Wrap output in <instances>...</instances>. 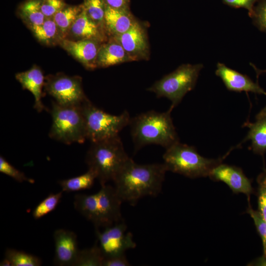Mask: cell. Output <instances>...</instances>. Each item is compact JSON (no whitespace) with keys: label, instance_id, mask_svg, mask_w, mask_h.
Wrapping results in <instances>:
<instances>
[{"label":"cell","instance_id":"484cf974","mask_svg":"<svg viewBox=\"0 0 266 266\" xmlns=\"http://www.w3.org/2000/svg\"><path fill=\"white\" fill-rule=\"evenodd\" d=\"M103 257L97 241L91 248L79 250L74 266H102Z\"/></svg>","mask_w":266,"mask_h":266},{"label":"cell","instance_id":"f1b7e54d","mask_svg":"<svg viewBox=\"0 0 266 266\" xmlns=\"http://www.w3.org/2000/svg\"><path fill=\"white\" fill-rule=\"evenodd\" d=\"M63 191L52 193L46 197L36 206L33 211V216L39 219L54 210L57 206L62 197Z\"/></svg>","mask_w":266,"mask_h":266},{"label":"cell","instance_id":"ba28073f","mask_svg":"<svg viewBox=\"0 0 266 266\" xmlns=\"http://www.w3.org/2000/svg\"><path fill=\"white\" fill-rule=\"evenodd\" d=\"M45 87L48 94L61 105L80 106L88 100L83 92L81 79L78 76L63 74L49 76Z\"/></svg>","mask_w":266,"mask_h":266},{"label":"cell","instance_id":"1f68e13d","mask_svg":"<svg viewBox=\"0 0 266 266\" xmlns=\"http://www.w3.org/2000/svg\"><path fill=\"white\" fill-rule=\"evenodd\" d=\"M250 17L262 32L266 33V0H258Z\"/></svg>","mask_w":266,"mask_h":266},{"label":"cell","instance_id":"d6986e66","mask_svg":"<svg viewBox=\"0 0 266 266\" xmlns=\"http://www.w3.org/2000/svg\"><path fill=\"white\" fill-rule=\"evenodd\" d=\"M133 61V59L117 41L110 42L100 45L97 59V66L108 67L123 63Z\"/></svg>","mask_w":266,"mask_h":266},{"label":"cell","instance_id":"6da1fadb","mask_svg":"<svg viewBox=\"0 0 266 266\" xmlns=\"http://www.w3.org/2000/svg\"><path fill=\"white\" fill-rule=\"evenodd\" d=\"M166 171L164 163L138 164L130 158L113 181L122 202L133 205L143 197L160 193Z\"/></svg>","mask_w":266,"mask_h":266},{"label":"cell","instance_id":"ffe728a7","mask_svg":"<svg viewBox=\"0 0 266 266\" xmlns=\"http://www.w3.org/2000/svg\"><path fill=\"white\" fill-rule=\"evenodd\" d=\"M246 125L249 129L244 141H251V149L255 153L264 154L266 153V116Z\"/></svg>","mask_w":266,"mask_h":266},{"label":"cell","instance_id":"52a82bcc","mask_svg":"<svg viewBox=\"0 0 266 266\" xmlns=\"http://www.w3.org/2000/svg\"><path fill=\"white\" fill-rule=\"evenodd\" d=\"M202 68L201 64L182 65L156 81L148 90L155 93L157 97L168 99L171 102L169 108L172 110L185 95L194 89Z\"/></svg>","mask_w":266,"mask_h":266},{"label":"cell","instance_id":"83f0119b","mask_svg":"<svg viewBox=\"0 0 266 266\" xmlns=\"http://www.w3.org/2000/svg\"><path fill=\"white\" fill-rule=\"evenodd\" d=\"M84 8L89 17L103 31L105 29V4L102 0H86Z\"/></svg>","mask_w":266,"mask_h":266},{"label":"cell","instance_id":"603a6c76","mask_svg":"<svg viewBox=\"0 0 266 266\" xmlns=\"http://www.w3.org/2000/svg\"><path fill=\"white\" fill-rule=\"evenodd\" d=\"M95 172L91 169L84 174L58 182L63 192H75L91 188L97 179Z\"/></svg>","mask_w":266,"mask_h":266},{"label":"cell","instance_id":"277c9868","mask_svg":"<svg viewBox=\"0 0 266 266\" xmlns=\"http://www.w3.org/2000/svg\"><path fill=\"white\" fill-rule=\"evenodd\" d=\"M163 158L167 171L190 178L209 176L212 170L222 163L224 159L205 158L194 146L179 141L166 149Z\"/></svg>","mask_w":266,"mask_h":266},{"label":"cell","instance_id":"7c38bea8","mask_svg":"<svg viewBox=\"0 0 266 266\" xmlns=\"http://www.w3.org/2000/svg\"><path fill=\"white\" fill-rule=\"evenodd\" d=\"M112 37L123 47L133 61L148 59L149 45L146 34L136 20L127 32Z\"/></svg>","mask_w":266,"mask_h":266},{"label":"cell","instance_id":"74e56055","mask_svg":"<svg viewBox=\"0 0 266 266\" xmlns=\"http://www.w3.org/2000/svg\"><path fill=\"white\" fill-rule=\"evenodd\" d=\"M248 265L252 266H266V255H263L257 258Z\"/></svg>","mask_w":266,"mask_h":266},{"label":"cell","instance_id":"e575fe53","mask_svg":"<svg viewBox=\"0 0 266 266\" xmlns=\"http://www.w3.org/2000/svg\"><path fill=\"white\" fill-rule=\"evenodd\" d=\"M258 0H222L223 2L235 8H243L248 11L250 16Z\"/></svg>","mask_w":266,"mask_h":266},{"label":"cell","instance_id":"cb8c5ba5","mask_svg":"<svg viewBox=\"0 0 266 266\" xmlns=\"http://www.w3.org/2000/svg\"><path fill=\"white\" fill-rule=\"evenodd\" d=\"M83 7L84 5L65 7L52 17L63 38H65L72 25L82 11Z\"/></svg>","mask_w":266,"mask_h":266},{"label":"cell","instance_id":"7a4b0ae2","mask_svg":"<svg viewBox=\"0 0 266 266\" xmlns=\"http://www.w3.org/2000/svg\"><path fill=\"white\" fill-rule=\"evenodd\" d=\"M169 108L166 112L150 110L131 118L129 125L135 151L147 145L165 149L179 141Z\"/></svg>","mask_w":266,"mask_h":266},{"label":"cell","instance_id":"30bf717a","mask_svg":"<svg viewBox=\"0 0 266 266\" xmlns=\"http://www.w3.org/2000/svg\"><path fill=\"white\" fill-rule=\"evenodd\" d=\"M97 193V208L100 227H106L123 220L121 212L122 201L118 196L115 188L110 185L101 186Z\"/></svg>","mask_w":266,"mask_h":266},{"label":"cell","instance_id":"f35d334b","mask_svg":"<svg viewBox=\"0 0 266 266\" xmlns=\"http://www.w3.org/2000/svg\"><path fill=\"white\" fill-rule=\"evenodd\" d=\"M266 116V105L257 114L256 119Z\"/></svg>","mask_w":266,"mask_h":266},{"label":"cell","instance_id":"8fae6325","mask_svg":"<svg viewBox=\"0 0 266 266\" xmlns=\"http://www.w3.org/2000/svg\"><path fill=\"white\" fill-rule=\"evenodd\" d=\"M209 177L214 181L224 182L234 193L245 194L248 201L250 195L254 193L251 180L237 166L222 163L212 170Z\"/></svg>","mask_w":266,"mask_h":266},{"label":"cell","instance_id":"d6a6232c","mask_svg":"<svg viewBox=\"0 0 266 266\" xmlns=\"http://www.w3.org/2000/svg\"><path fill=\"white\" fill-rule=\"evenodd\" d=\"M247 213L252 218L257 231L260 236L263 244V255H266V222L263 219L258 210H254L248 202Z\"/></svg>","mask_w":266,"mask_h":266},{"label":"cell","instance_id":"60d3db41","mask_svg":"<svg viewBox=\"0 0 266 266\" xmlns=\"http://www.w3.org/2000/svg\"><path fill=\"white\" fill-rule=\"evenodd\" d=\"M255 68L256 69V67H255ZM256 70L257 71L258 74H260V73L266 72V70H259V69H258L257 68Z\"/></svg>","mask_w":266,"mask_h":266},{"label":"cell","instance_id":"d4e9b609","mask_svg":"<svg viewBox=\"0 0 266 266\" xmlns=\"http://www.w3.org/2000/svg\"><path fill=\"white\" fill-rule=\"evenodd\" d=\"M41 4L39 0H30L22 6L21 15L30 28L41 25L46 18L41 11Z\"/></svg>","mask_w":266,"mask_h":266},{"label":"cell","instance_id":"9a60e30c","mask_svg":"<svg viewBox=\"0 0 266 266\" xmlns=\"http://www.w3.org/2000/svg\"><path fill=\"white\" fill-rule=\"evenodd\" d=\"M100 42L92 39L77 41L63 39L61 46L88 69L97 67V59L100 45Z\"/></svg>","mask_w":266,"mask_h":266},{"label":"cell","instance_id":"4316f807","mask_svg":"<svg viewBox=\"0 0 266 266\" xmlns=\"http://www.w3.org/2000/svg\"><path fill=\"white\" fill-rule=\"evenodd\" d=\"M5 257L11 262L12 266H39L42 264L38 257L23 251L7 249Z\"/></svg>","mask_w":266,"mask_h":266},{"label":"cell","instance_id":"5b68a950","mask_svg":"<svg viewBox=\"0 0 266 266\" xmlns=\"http://www.w3.org/2000/svg\"><path fill=\"white\" fill-rule=\"evenodd\" d=\"M50 138L66 144L83 143L87 139L81 105H63L52 102Z\"/></svg>","mask_w":266,"mask_h":266},{"label":"cell","instance_id":"44dd1931","mask_svg":"<svg viewBox=\"0 0 266 266\" xmlns=\"http://www.w3.org/2000/svg\"><path fill=\"white\" fill-rule=\"evenodd\" d=\"M98 195L76 194L74 196L73 204L75 209L87 220L92 222L98 229L99 215L97 208Z\"/></svg>","mask_w":266,"mask_h":266},{"label":"cell","instance_id":"2e32d148","mask_svg":"<svg viewBox=\"0 0 266 266\" xmlns=\"http://www.w3.org/2000/svg\"><path fill=\"white\" fill-rule=\"evenodd\" d=\"M15 78L24 89L29 91L34 98V108L38 112L42 111L45 107L42 102V88L44 84V77L42 70L34 66L31 69L17 73Z\"/></svg>","mask_w":266,"mask_h":266},{"label":"cell","instance_id":"5bb4252c","mask_svg":"<svg viewBox=\"0 0 266 266\" xmlns=\"http://www.w3.org/2000/svg\"><path fill=\"white\" fill-rule=\"evenodd\" d=\"M228 90L234 92H252L266 95V92L257 82H254L248 76L243 74L225 64L218 63L215 70Z\"/></svg>","mask_w":266,"mask_h":266},{"label":"cell","instance_id":"ab89813d","mask_svg":"<svg viewBox=\"0 0 266 266\" xmlns=\"http://www.w3.org/2000/svg\"><path fill=\"white\" fill-rule=\"evenodd\" d=\"M0 266H12L10 261L6 257L0 262Z\"/></svg>","mask_w":266,"mask_h":266},{"label":"cell","instance_id":"3957f363","mask_svg":"<svg viewBox=\"0 0 266 266\" xmlns=\"http://www.w3.org/2000/svg\"><path fill=\"white\" fill-rule=\"evenodd\" d=\"M119 135L95 142L86 156L88 168L93 170L101 186L113 181L129 159Z\"/></svg>","mask_w":266,"mask_h":266},{"label":"cell","instance_id":"9c48e42d","mask_svg":"<svg viewBox=\"0 0 266 266\" xmlns=\"http://www.w3.org/2000/svg\"><path fill=\"white\" fill-rule=\"evenodd\" d=\"M127 224L122 220L105 227L101 232L96 229L97 241L103 258L124 254L127 250L136 247L133 234L127 233Z\"/></svg>","mask_w":266,"mask_h":266},{"label":"cell","instance_id":"7402d4cb","mask_svg":"<svg viewBox=\"0 0 266 266\" xmlns=\"http://www.w3.org/2000/svg\"><path fill=\"white\" fill-rule=\"evenodd\" d=\"M30 28L35 37L46 45L60 44L64 39L53 18H46L41 25Z\"/></svg>","mask_w":266,"mask_h":266},{"label":"cell","instance_id":"4fadbf2b","mask_svg":"<svg viewBox=\"0 0 266 266\" xmlns=\"http://www.w3.org/2000/svg\"><path fill=\"white\" fill-rule=\"evenodd\" d=\"M53 238L54 264L60 266H74L79 251L76 234L72 231L60 229L54 232Z\"/></svg>","mask_w":266,"mask_h":266},{"label":"cell","instance_id":"836d02e7","mask_svg":"<svg viewBox=\"0 0 266 266\" xmlns=\"http://www.w3.org/2000/svg\"><path fill=\"white\" fill-rule=\"evenodd\" d=\"M65 4L61 0H43L41 11L46 18H52L57 12L65 8Z\"/></svg>","mask_w":266,"mask_h":266},{"label":"cell","instance_id":"d590c367","mask_svg":"<svg viewBox=\"0 0 266 266\" xmlns=\"http://www.w3.org/2000/svg\"><path fill=\"white\" fill-rule=\"evenodd\" d=\"M130 265L125 254L104 258L102 264V266H129Z\"/></svg>","mask_w":266,"mask_h":266},{"label":"cell","instance_id":"ac0fdd59","mask_svg":"<svg viewBox=\"0 0 266 266\" xmlns=\"http://www.w3.org/2000/svg\"><path fill=\"white\" fill-rule=\"evenodd\" d=\"M70 31L79 39H92L100 42L104 37L103 31L89 17L84 6L72 25Z\"/></svg>","mask_w":266,"mask_h":266},{"label":"cell","instance_id":"e0dca14e","mask_svg":"<svg viewBox=\"0 0 266 266\" xmlns=\"http://www.w3.org/2000/svg\"><path fill=\"white\" fill-rule=\"evenodd\" d=\"M135 21L128 9L115 8L105 5V29L112 37L127 32Z\"/></svg>","mask_w":266,"mask_h":266},{"label":"cell","instance_id":"4dcf8cb0","mask_svg":"<svg viewBox=\"0 0 266 266\" xmlns=\"http://www.w3.org/2000/svg\"><path fill=\"white\" fill-rule=\"evenodd\" d=\"M0 172L9 176L18 182L34 183V179L29 178L24 173L9 164L2 156L0 157Z\"/></svg>","mask_w":266,"mask_h":266},{"label":"cell","instance_id":"8992f818","mask_svg":"<svg viewBox=\"0 0 266 266\" xmlns=\"http://www.w3.org/2000/svg\"><path fill=\"white\" fill-rule=\"evenodd\" d=\"M84 116L87 139L95 142L119 135V133L129 125L131 118L124 110L115 115L99 108L89 100L81 105Z\"/></svg>","mask_w":266,"mask_h":266},{"label":"cell","instance_id":"f546056e","mask_svg":"<svg viewBox=\"0 0 266 266\" xmlns=\"http://www.w3.org/2000/svg\"><path fill=\"white\" fill-rule=\"evenodd\" d=\"M258 211L266 222V169L257 177Z\"/></svg>","mask_w":266,"mask_h":266},{"label":"cell","instance_id":"8d00e7d4","mask_svg":"<svg viewBox=\"0 0 266 266\" xmlns=\"http://www.w3.org/2000/svg\"><path fill=\"white\" fill-rule=\"evenodd\" d=\"M105 5L119 9H128L130 0H102Z\"/></svg>","mask_w":266,"mask_h":266}]
</instances>
